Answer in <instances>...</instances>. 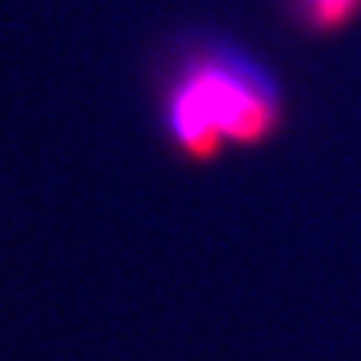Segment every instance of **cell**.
<instances>
[{
    "instance_id": "cell-1",
    "label": "cell",
    "mask_w": 361,
    "mask_h": 361,
    "mask_svg": "<svg viewBox=\"0 0 361 361\" xmlns=\"http://www.w3.org/2000/svg\"><path fill=\"white\" fill-rule=\"evenodd\" d=\"M276 121L273 82L244 57H200L169 95V130L190 159H212L225 143H257Z\"/></svg>"
},
{
    "instance_id": "cell-2",
    "label": "cell",
    "mask_w": 361,
    "mask_h": 361,
    "mask_svg": "<svg viewBox=\"0 0 361 361\" xmlns=\"http://www.w3.org/2000/svg\"><path fill=\"white\" fill-rule=\"evenodd\" d=\"M361 0H307V13H311L314 25L320 29H339L358 13Z\"/></svg>"
}]
</instances>
